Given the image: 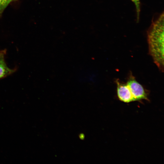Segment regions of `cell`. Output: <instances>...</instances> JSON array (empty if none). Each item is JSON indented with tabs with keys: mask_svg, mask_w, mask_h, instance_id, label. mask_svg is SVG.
<instances>
[{
	"mask_svg": "<svg viewBox=\"0 0 164 164\" xmlns=\"http://www.w3.org/2000/svg\"><path fill=\"white\" fill-rule=\"evenodd\" d=\"M150 54L162 72L164 71V13L152 23L147 32Z\"/></svg>",
	"mask_w": 164,
	"mask_h": 164,
	"instance_id": "1",
	"label": "cell"
},
{
	"mask_svg": "<svg viewBox=\"0 0 164 164\" xmlns=\"http://www.w3.org/2000/svg\"><path fill=\"white\" fill-rule=\"evenodd\" d=\"M126 84L130 89L134 101L149 100L144 88L132 74L130 76Z\"/></svg>",
	"mask_w": 164,
	"mask_h": 164,
	"instance_id": "2",
	"label": "cell"
},
{
	"mask_svg": "<svg viewBox=\"0 0 164 164\" xmlns=\"http://www.w3.org/2000/svg\"><path fill=\"white\" fill-rule=\"evenodd\" d=\"M117 86V94L118 99L125 103L134 101L130 89L127 84L121 82L118 80L116 81Z\"/></svg>",
	"mask_w": 164,
	"mask_h": 164,
	"instance_id": "3",
	"label": "cell"
},
{
	"mask_svg": "<svg viewBox=\"0 0 164 164\" xmlns=\"http://www.w3.org/2000/svg\"><path fill=\"white\" fill-rule=\"evenodd\" d=\"M15 70V69H11L8 67L4 60L0 61V79L9 75Z\"/></svg>",
	"mask_w": 164,
	"mask_h": 164,
	"instance_id": "4",
	"label": "cell"
},
{
	"mask_svg": "<svg viewBox=\"0 0 164 164\" xmlns=\"http://www.w3.org/2000/svg\"><path fill=\"white\" fill-rule=\"evenodd\" d=\"M130 0L133 2L135 5L137 14V21H138L140 11V0Z\"/></svg>",
	"mask_w": 164,
	"mask_h": 164,
	"instance_id": "5",
	"label": "cell"
},
{
	"mask_svg": "<svg viewBox=\"0 0 164 164\" xmlns=\"http://www.w3.org/2000/svg\"><path fill=\"white\" fill-rule=\"evenodd\" d=\"M13 0H1L0 2V13H1L9 4Z\"/></svg>",
	"mask_w": 164,
	"mask_h": 164,
	"instance_id": "6",
	"label": "cell"
},
{
	"mask_svg": "<svg viewBox=\"0 0 164 164\" xmlns=\"http://www.w3.org/2000/svg\"><path fill=\"white\" fill-rule=\"evenodd\" d=\"M6 53V50H0V61L4 60L5 56Z\"/></svg>",
	"mask_w": 164,
	"mask_h": 164,
	"instance_id": "7",
	"label": "cell"
},
{
	"mask_svg": "<svg viewBox=\"0 0 164 164\" xmlns=\"http://www.w3.org/2000/svg\"><path fill=\"white\" fill-rule=\"evenodd\" d=\"M1 0H0V2Z\"/></svg>",
	"mask_w": 164,
	"mask_h": 164,
	"instance_id": "8",
	"label": "cell"
}]
</instances>
